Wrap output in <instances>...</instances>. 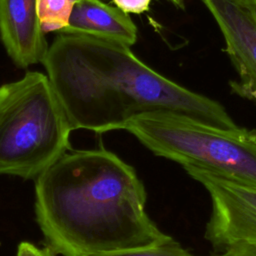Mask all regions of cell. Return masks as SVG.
Returning <instances> with one entry per match:
<instances>
[{"mask_svg": "<svg viewBox=\"0 0 256 256\" xmlns=\"http://www.w3.org/2000/svg\"><path fill=\"white\" fill-rule=\"evenodd\" d=\"M42 64L73 130L104 133L158 110L238 127L221 103L161 75L117 41L60 33Z\"/></svg>", "mask_w": 256, "mask_h": 256, "instance_id": "obj_2", "label": "cell"}, {"mask_svg": "<svg viewBox=\"0 0 256 256\" xmlns=\"http://www.w3.org/2000/svg\"><path fill=\"white\" fill-rule=\"evenodd\" d=\"M155 155L256 186V131L226 128L171 111L137 114L122 128Z\"/></svg>", "mask_w": 256, "mask_h": 256, "instance_id": "obj_4", "label": "cell"}, {"mask_svg": "<svg viewBox=\"0 0 256 256\" xmlns=\"http://www.w3.org/2000/svg\"><path fill=\"white\" fill-rule=\"evenodd\" d=\"M80 0H37L38 14L44 33L61 32L68 25L73 7Z\"/></svg>", "mask_w": 256, "mask_h": 256, "instance_id": "obj_9", "label": "cell"}, {"mask_svg": "<svg viewBox=\"0 0 256 256\" xmlns=\"http://www.w3.org/2000/svg\"><path fill=\"white\" fill-rule=\"evenodd\" d=\"M247 1V4L249 6V8L251 9L255 19H256V0H246Z\"/></svg>", "mask_w": 256, "mask_h": 256, "instance_id": "obj_15", "label": "cell"}, {"mask_svg": "<svg viewBox=\"0 0 256 256\" xmlns=\"http://www.w3.org/2000/svg\"><path fill=\"white\" fill-rule=\"evenodd\" d=\"M212 256H256V247L248 244H235Z\"/></svg>", "mask_w": 256, "mask_h": 256, "instance_id": "obj_13", "label": "cell"}, {"mask_svg": "<svg viewBox=\"0 0 256 256\" xmlns=\"http://www.w3.org/2000/svg\"><path fill=\"white\" fill-rule=\"evenodd\" d=\"M112 2L127 14H141L149 10L152 0H112Z\"/></svg>", "mask_w": 256, "mask_h": 256, "instance_id": "obj_11", "label": "cell"}, {"mask_svg": "<svg viewBox=\"0 0 256 256\" xmlns=\"http://www.w3.org/2000/svg\"><path fill=\"white\" fill-rule=\"evenodd\" d=\"M0 39L17 67L42 64L49 44L41 27L37 0H0Z\"/></svg>", "mask_w": 256, "mask_h": 256, "instance_id": "obj_7", "label": "cell"}, {"mask_svg": "<svg viewBox=\"0 0 256 256\" xmlns=\"http://www.w3.org/2000/svg\"><path fill=\"white\" fill-rule=\"evenodd\" d=\"M209 194L211 215L205 238L215 249L235 244L256 247V186L234 181L196 167H183Z\"/></svg>", "mask_w": 256, "mask_h": 256, "instance_id": "obj_5", "label": "cell"}, {"mask_svg": "<svg viewBox=\"0 0 256 256\" xmlns=\"http://www.w3.org/2000/svg\"><path fill=\"white\" fill-rule=\"evenodd\" d=\"M60 33L88 35L132 46L137 27L129 14L101 0H80L72 9L68 25Z\"/></svg>", "mask_w": 256, "mask_h": 256, "instance_id": "obj_8", "label": "cell"}, {"mask_svg": "<svg viewBox=\"0 0 256 256\" xmlns=\"http://www.w3.org/2000/svg\"><path fill=\"white\" fill-rule=\"evenodd\" d=\"M216 22L239 81L234 92L256 100V19L246 0H200Z\"/></svg>", "mask_w": 256, "mask_h": 256, "instance_id": "obj_6", "label": "cell"}, {"mask_svg": "<svg viewBox=\"0 0 256 256\" xmlns=\"http://www.w3.org/2000/svg\"><path fill=\"white\" fill-rule=\"evenodd\" d=\"M71 131L46 74L29 71L0 86V175L35 180L70 149Z\"/></svg>", "mask_w": 256, "mask_h": 256, "instance_id": "obj_3", "label": "cell"}, {"mask_svg": "<svg viewBox=\"0 0 256 256\" xmlns=\"http://www.w3.org/2000/svg\"><path fill=\"white\" fill-rule=\"evenodd\" d=\"M135 169L104 149L68 150L35 179L37 224L63 256H91L150 246L170 236L145 211Z\"/></svg>", "mask_w": 256, "mask_h": 256, "instance_id": "obj_1", "label": "cell"}, {"mask_svg": "<svg viewBox=\"0 0 256 256\" xmlns=\"http://www.w3.org/2000/svg\"><path fill=\"white\" fill-rule=\"evenodd\" d=\"M91 256H194L171 237L159 243L125 251Z\"/></svg>", "mask_w": 256, "mask_h": 256, "instance_id": "obj_10", "label": "cell"}, {"mask_svg": "<svg viewBox=\"0 0 256 256\" xmlns=\"http://www.w3.org/2000/svg\"><path fill=\"white\" fill-rule=\"evenodd\" d=\"M167 1L170 2L177 9H180V10L185 9V1L184 0H167Z\"/></svg>", "mask_w": 256, "mask_h": 256, "instance_id": "obj_14", "label": "cell"}, {"mask_svg": "<svg viewBox=\"0 0 256 256\" xmlns=\"http://www.w3.org/2000/svg\"><path fill=\"white\" fill-rule=\"evenodd\" d=\"M55 253L49 246L45 248H38L34 244L23 241L18 245L16 256H56Z\"/></svg>", "mask_w": 256, "mask_h": 256, "instance_id": "obj_12", "label": "cell"}]
</instances>
